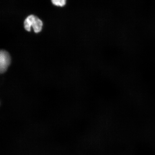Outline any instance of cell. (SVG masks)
I'll return each instance as SVG.
<instances>
[{
    "label": "cell",
    "mask_w": 155,
    "mask_h": 155,
    "mask_svg": "<svg viewBox=\"0 0 155 155\" xmlns=\"http://www.w3.org/2000/svg\"><path fill=\"white\" fill-rule=\"evenodd\" d=\"M42 25V21L34 15H29L24 21L25 28L28 31H30L32 26L35 32H39L41 30Z\"/></svg>",
    "instance_id": "6da1fadb"
},
{
    "label": "cell",
    "mask_w": 155,
    "mask_h": 155,
    "mask_svg": "<svg viewBox=\"0 0 155 155\" xmlns=\"http://www.w3.org/2000/svg\"><path fill=\"white\" fill-rule=\"evenodd\" d=\"M11 57L8 52L4 50L0 51V72L3 73L7 70L11 63Z\"/></svg>",
    "instance_id": "7a4b0ae2"
},
{
    "label": "cell",
    "mask_w": 155,
    "mask_h": 155,
    "mask_svg": "<svg viewBox=\"0 0 155 155\" xmlns=\"http://www.w3.org/2000/svg\"><path fill=\"white\" fill-rule=\"evenodd\" d=\"M51 2L54 5L63 6L66 3L65 0H53Z\"/></svg>",
    "instance_id": "3957f363"
}]
</instances>
